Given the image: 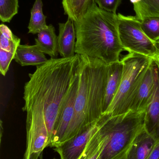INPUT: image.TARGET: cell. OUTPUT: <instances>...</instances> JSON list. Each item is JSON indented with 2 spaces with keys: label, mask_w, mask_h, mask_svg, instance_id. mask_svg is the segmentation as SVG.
Instances as JSON below:
<instances>
[{
  "label": "cell",
  "mask_w": 159,
  "mask_h": 159,
  "mask_svg": "<svg viewBox=\"0 0 159 159\" xmlns=\"http://www.w3.org/2000/svg\"><path fill=\"white\" fill-rule=\"evenodd\" d=\"M146 159H159V141L157 142L153 149Z\"/></svg>",
  "instance_id": "25"
},
{
  "label": "cell",
  "mask_w": 159,
  "mask_h": 159,
  "mask_svg": "<svg viewBox=\"0 0 159 159\" xmlns=\"http://www.w3.org/2000/svg\"><path fill=\"white\" fill-rule=\"evenodd\" d=\"M119 24L116 13L105 11L93 2L74 22L76 54L100 60L107 65L119 61L125 50L119 38Z\"/></svg>",
  "instance_id": "2"
},
{
  "label": "cell",
  "mask_w": 159,
  "mask_h": 159,
  "mask_svg": "<svg viewBox=\"0 0 159 159\" xmlns=\"http://www.w3.org/2000/svg\"><path fill=\"white\" fill-rule=\"evenodd\" d=\"M120 59L124 69L120 86L103 116H117L130 110L141 82L152 61L151 58L133 53H129Z\"/></svg>",
  "instance_id": "5"
},
{
  "label": "cell",
  "mask_w": 159,
  "mask_h": 159,
  "mask_svg": "<svg viewBox=\"0 0 159 159\" xmlns=\"http://www.w3.org/2000/svg\"><path fill=\"white\" fill-rule=\"evenodd\" d=\"M14 60L21 66H38L47 61L44 54L36 45H20L16 50Z\"/></svg>",
  "instance_id": "13"
},
{
  "label": "cell",
  "mask_w": 159,
  "mask_h": 159,
  "mask_svg": "<svg viewBox=\"0 0 159 159\" xmlns=\"http://www.w3.org/2000/svg\"><path fill=\"white\" fill-rule=\"evenodd\" d=\"M133 5L135 16L139 20L159 17V0H141Z\"/></svg>",
  "instance_id": "19"
},
{
  "label": "cell",
  "mask_w": 159,
  "mask_h": 159,
  "mask_svg": "<svg viewBox=\"0 0 159 159\" xmlns=\"http://www.w3.org/2000/svg\"></svg>",
  "instance_id": "28"
},
{
  "label": "cell",
  "mask_w": 159,
  "mask_h": 159,
  "mask_svg": "<svg viewBox=\"0 0 159 159\" xmlns=\"http://www.w3.org/2000/svg\"><path fill=\"white\" fill-rule=\"evenodd\" d=\"M18 0H0V19L9 22L18 11Z\"/></svg>",
  "instance_id": "21"
},
{
  "label": "cell",
  "mask_w": 159,
  "mask_h": 159,
  "mask_svg": "<svg viewBox=\"0 0 159 159\" xmlns=\"http://www.w3.org/2000/svg\"><path fill=\"white\" fill-rule=\"evenodd\" d=\"M100 121L85 127L72 138L53 148L54 151L61 159H78L91 136L99 129Z\"/></svg>",
  "instance_id": "8"
},
{
  "label": "cell",
  "mask_w": 159,
  "mask_h": 159,
  "mask_svg": "<svg viewBox=\"0 0 159 159\" xmlns=\"http://www.w3.org/2000/svg\"><path fill=\"white\" fill-rule=\"evenodd\" d=\"M157 47V51L156 54L151 58L154 61L155 63L159 67V40L156 42Z\"/></svg>",
  "instance_id": "26"
},
{
  "label": "cell",
  "mask_w": 159,
  "mask_h": 159,
  "mask_svg": "<svg viewBox=\"0 0 159 159\" xmlns=\"http://www.w3.org/2000/svg\"><path fill=\"white\" fill-rule=\"evenodd\" d=\"M124 65L121 60L108 65V77L104 102V114L113 102L120 86ZM103 114V115H104Z\"/></svg>",
  "instance_id": "12"
},
{
  "label": "cell",
  "mask_w": 159,
  "mask_h": 159,
  "mask_svg": "<svg viewBox=\"0 0 159 159\" xmlns=\"http://www.w3.org/2000/svg\"><path fill=\"white\" fill-rule=\"evenodd\" d=\"M78 73L74 113L63 142L85 127L98 122L103 116L104 90L100 82L90 76L88 57L79 55Z\"/></svg>",
  "instance_id": "3"
},
{
  "label": "cell",
  "mask_w": 159,
  "mask_h": 159,
  "mask_svg": "<svg viewBox=\"0 0 159 159\" xmlns=\"http://www.w3.org/2000/svg\"><path fill=\"white\" fill-rule=\"evenodd\" d=\"M119 38L125 51L151 58L157 51L156 42L150 40L142 30L141 20L135 16L119 13Z\"/></svg>",
  "instance_id": "6"
},
{
  "label": "cell",
  "mask_w": 159,
  "mask_h": 159,
  "mask_svg": "<svg viewBox=\"0 0 159 159\" xmlns=\"http://www.w3.org/2000/svg\"><path fill=\"white\" fill-rule=\"evenodd\" d=\"M154 68V91L146 110L144 129L148 134L158 142L159 141V67L155 62Z\"/></svg>",
  "instance_id": "9"
},
{
  "label": "cell",
  "mask_w": 159,
  "mask_h": 159,
  "mask_svg": "<svg viewBox=\"0 0 159 159\" xmlns=\"http://www.w3.org/2000/svg\"><path fill=\"white\" fill-rule=\"evenodd\" d=\"M141 28L145 34L152 41L159 40V17L148 18L141 20Z\"/></svg>",
  "instance_id": "22"
},
{
  "label": "cell",
  "mask_w": 159,
  "mask_h": 159,
  "mask_svg": "<svg viewBox=\"0 0 159 159\" xmlns=\"http://www.w3.org/2000/svg\"><path fill=\"white\" fill-rule=\"evenodd\" d=\"M95 0H62L64 14L74 22L80 19Z\"/></svg>",
  "instance_id": "17"
},
{
  "label": "cell",
  "mask_w": 159,
  "mask_h": 159,
  "mask_svg": "<svg viewBox=\"0 0 159 159\" xmlns=\"http://www.w3.org/2000/svg\"><path fill=\"white\" fill-rule=\"evenodd\" d=\"M93 134L78 159H99L106 140V136L101 127Z\"/></svg>",
  "instance_id": "16"
},
{
  "label": "cell",
  "mask_w": 159,
  "mask_h": 159,
  "mask_svg": "<svg viewBox=\"0 0 159 159\" xmlns=\"http://www.w3.org/2000/svg\"><path fill=\"white\" fill-rule=\"evenodd\" d=\"M0 49L7 52L16 53L20 45L21 39L12 32L10 29L5 24L0 26Z\"/></svg>",
  "instance_id": "20"
},
{
  "label": "cell",
  "mask_w": 159,
  "mask_h": 159,
  "mask_svg": "<svg viewBox=\"0 0 159 159\" xmlns=\"http://www.w3.org/2000/svg\"><path fill=\"white\" fill-rule=\"evenodd\" d=\"M100 8L111 13H116L122 0H95Z\"/></svg>",
  "instance_id": "24"
},
{
  "label": "cell",
  "mask_w": 159,
  "mask_h": 159,
  "mask_svg": "<svg viewBox=\"0 0 159 159\" xmlns=\"http://www.w3.org/2000/svg\"><path fill=\"white\" fill-rule=\"evenodd\" d=\"M15 54L14 52H7L0 49V72L3 76H5L7 73Z\"/></svg>",
  "instance_id": "23"
},
{
  "label": "cell",
  "mask_w": 159,
  "mask_h": 159,
  "mask_svg": "<svg viewBox=\"0 0 159 159\" xmlns=\"http://www.w3.org/2000/svg\"><path fill=\"white\" fill-rule=\"evenodd\" d=\"M42 0H35L30 11L28 33L35 34L48 27L46 22V16L43 14Z\"/></svg>",
  "instance_id": "18"
},
{
  "label": "cell",
  "mask_w": 159,
  "mask_h": 159,
  "mask_svg": "<svg viewBox=\"0 0 159 159\" xmlns=\"http://www.w3.org/2000/svg\"><path fill=\"white\" fill-rule=\"evenodd\" d=\"M146 110L115 116H103L101 127L106 140L99 159H125L138 134L144 129Z\"/></svg>",
  "instance_id": "4"
},
{
  "label": "cell",
  "mask_w": 159,
  "mask_h": 159,
  "mask_svg": "<svg viewBox=\"0 0 159 159\" xmlns=\"http://www.w3.org/2000/svg\"><path fill=\"white\" fill-rule=\"evenodd\" d=\"M154 64V61L152 59L131 107L130 110L133 112L146 110L150 102L155 85Z\"/></svg>",
  "instance_id": "10"
},
{
  "label": "cell",
  "mask_w": 159,
  "mask_h": 159,
  "mask_svg": "<svg viewBox=\"0 0 159 159\" xmlns=\"http://www.w3.org/2000/svg\"><path fill=\"white\" fill-rule=\"evenodd\" d=\"M79 55L72 57L50 58L29 74L23 92L26 119L45 122L48 146L52 138L59 113L78 73Z\"/></svg>",
  "instance_id": "1"
},
{
  "label": "cell",
  "mask_w": 159,
  "mask_h": 159,
  "mask_svg": "<svg viewBox=\"0 0 159 159\" xmlns=\"http://www.w3.org/2000/svg\"><path fill=\"white\" fill-rule=\"evenodd\" d=\"M157 141L144 129L131 146L125 159H146Z\"/></svg>",
  "instance_id": "14"
},
{
  "label": "cell",
  "mask_w": 159,
  "mask_h": 159,
  "mask_svg": "<svg viewBox=\"0 0 159 159\" xmlns=\"http://www.w3.org/2000/svg\"><path fill=\"white\" fill-rule=\"evenodd\" d=\"M130 1H131V2L133 4H134L140 2L141 0H130Z\"/></svg>",
  "instance_id": "27"
},
{
  "label": "cell",
  "mask_w": 159,
  "mask_h": 159,
  "mask_svg": "<svg viewBox=\"0 0 159 159\" xmlns=\"http://www.w3.org/2000/svg\"><path fill=\"white\" fill-rule=\"evenodd\" d=\"M35 45L44 54L49 55L52 58H57L59 54L58 36L52 24L37 34Z\"/></svg>",
  "instance_id": "15"
},
{
  "label": "cell",
  "mask_w": 159,
  "mask_h": 159,
  "mask_svg": "<svg viewBox=\"0 0 159 159\" xmlns=\"http://www.w3.org/2000/svg\"><path fill=\"white\" fill-rule=\"evenodd\" d=\"M58 36L59 54L64 58L72 57L75 53L76 34L74 21L68 17L65 23H59Z\"/></svg>",
  "instance_id": "11"
},
{
  "label": "cell",
  "mask_w": 159,
  "mask_h": 159,
  "mask_svg": "<svg viewBox=\"0 0 159 159\" xmlns=\"http://www.w3.org/2000/svg\"><path fill=\"white\" fill-rule=\"evenodd\" d=\"M79 84L78 67L77 75L61 107L52 138L48 147H49L51 148H55L63 142L64 137L73 116Z\"/></svg>",
  "instance_id": "7"
}]
</instances>
